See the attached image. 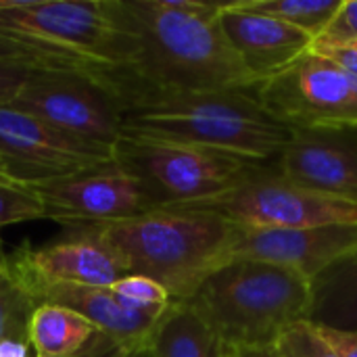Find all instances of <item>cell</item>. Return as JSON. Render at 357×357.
<instances>
[{"label": "cell", "instance_id": "cell-33", "mask_svg": "<svg viewBox=\"0 0 357 357\" xmlns=\"http://www.w3.org/2000/svg\"><path fill=\"white\" fill-rule=\"evenodd\" d=\"M130 357H153L151 356V351H149V347L146 345H142V347H138V349H134Z\"/></svg>", "mask_w": 357, "mask_h": 357}, {"label": "cell", "instance_id": "cell-2", "mask_svg": "<svg viewBox=\"0 0 357 357\" xmlns=\"http://www.w3.org/2000/svg\"><path fill=\"white\" fill-rule=\"evenodd\" d=\"M94 228L121 257L128 274L159 282L172 301H188L224 264L232 261L238 226L188 207H159Z\"/></svg>", "mask_w": 357, "mask_h": 357}, {"label": "cell", "instance_id": "cell-4", "mask_svg": "<svg viewBox=\"0 0 357 357\" xmlns=\"http://www.w3.org/2000/svg\"><path fill=\"white\" fill-rule=\"evenodd\" d=\"M188 303L230 349L276 345L291 326L307 322L312 280L284 266L232 259Z\"/></svg>", "mask_w": 357, "mask_h": 357}, {"label": "cell", "instance_id": "cell-24", "mask_svg": "<svg viewBox=\"0 0 357 357\" xmlns=\"http://www.w3.org/2000/svg\"><path fill=\"white\" fill-rule=\"evenodd\" d=\"M33 220H44V209L36 192L29 186L0 182V228Z\"/></svg>", "mask_w": 357, "mask_h": 357}, {"label": "cell", "instance_id": "cell-8", "mask_svg": "<svg viewBox=\"0 0 357 357\" xmlns=\"http://www.w3.org/2000/svg\"><path fill=\"white\" fill-rule=\"evenodd\" d=\"M257 102L293 130L357 128V82L310 48L253 88Z\"/></svg>", "mask_w": 357, "mask_h": 357}, {"label": "cell", "instance_id": "cell-11", "mask_svg": "<svg viewBox=\"0 0 357 357\" xmlns=\"http://www.w3.org/2000/svg\"><path fill=\"white\" fill-rule=\"evenodd\" d=\"M111 159V146L71 136L13 105H0V161L21 186L71 176Z\"/></svg>", "mask_w": 357, "mask_h": 357}, {"label": "cell", "instance_id": "cell-16", "mask_svg": "<svg viewBox=\"0 0 357 357\" xmlns=\"http://www.w3.org/2000/svg\"><path fill=\"white\" fill-rule=\"evenodd\" d=\"M36 305L54 303L69 307L90 320L105 337L136 349L149 343L165 310H134L119 299L111 287H77V284H19Z\"/></svg>", "mask_w": 357, "mask_h": 357}, {"label": "cell", "instance_id": "cell-9", "mask_svg": "<svg viewBox=\"0 0 357 357\" xmlns=\"http://www.w3.org/2000/svg\"><path fill=\"white\" fill-rule=\"evenodd\" d=\"M10 105L71 136L111 149L123 136L121 100L90 73L38 71Z\"/></svg>", "mask_w": 357, "mask_h": 357}, {"label": "cell", "instance_id": "cell-27", "mask_svg": "<svg viewBox=\"0 0 357 357\" xmlns=\"http://www.w3.org/2000/svg\"><path fill=\"white\" fill-rule=\"evenodd\" d=\"M38 71L42 69L21 63H0V105H10Z\"/></svg>", "mask_w": 357, "mask_h": 357}, {"label": "cell", "instance_id": "cell-5", "mask_svg": "<svg viewBox=\"0 0 357 357\" xmlns=\"http://www.w3.org/2000/svg\"><path fill=\"white\" fill-rule=\"evenodd\" d=\"M0 33L79 63L115 96L136 54L123 0H4Z\"/></svg>", "mask_w": 357, "mask_h": 357}, {"label": "cell", "instance_id": "cell-25", "mask_svg": "<svg viewBox=\"0 0 357 357\" xmlns=\"http://www.w3.org/2000/svg\"><path fill=\"white\" fill-rule=\"evenodd\" d=\"M276 345L284 357H339L310 322L291 326Z\"/></svg>", "mask_w": 357, "mask_h": 357}, {"label": "cell", "instance_id": "cell-30", "mask_svg": "<svg viewBox=\"0 0 357 357\" xmlns=\"http://www.w3.org/2000/svg\"><path fill=\"white\" fill-rule=\"evenodd\" d=\"M138 349V347H136ZM134 349H130V347H123V345H119V343H115V341H107V343H102L100 347H96V349H92V351H88V354H82V356H75V357H130Z\"/></svg>", "mask_w": 357, "mask_h": 357}, {"label": "cell", "instance_id": "cell-26", "mask_svg": "<svg viewBox=\"0 0 357 357\" xmlns=\"http://www.w3.org/2000/svg\"><path fill=\"white\" fill-rule=\"evenodd\" d=\"M316 46L357 44V0H341L326 29L314 40Z\"/></svg>", "mask_w": 357, "mask_h": 357}, {"label": "cell", "instance_id": "cell-31", "mask_svg": "<svg viewBox=\"0 0 357 357\" xmlns=\"http://www.w3.org/2000/svg\"><path fill=\"white\" fill-rule=\"evenodd\" d=\"M230 357H284L278 345H259V347H238L232 349Z\"/></svg>", "mask_w": 357, "mask_h": 357}, {"label": "cell", "instance_id": "cell-13", "mask_svg": "<svg viewBox=\"0 0 357 357\" xmlns=\"http://www.w3.org/2000/svg\"><path fill=\"white\" fill-rule=\"evenodd\" d=\"M274 165L299 186L357 203V128L293 130Z\"/></svg>", "mask_w": 357, "mask_h": 357}, {"label": "cell", "instance_id": "cell-29", "mask_svg": "<svg viewBox=\"0 0 357 357\" xmlns=\"http://www.w3.org/2000/svg\"><path fill=\"white\" fill-rule=\"evenodd\" d=\"M316 326V324H314ZM322 339L333 347V351L339 357H357V333L347 331H337V328H326V326H316Z\"/></svg>", "mask_w": 357, "mask_h": 357}, {"label": "cell", "instance_id": "cell-22", "mask_svg": "<svg viewBox=\"0 0 357 357\" xmlns=\"http://www.w3.org/2000/svg\"><path fill=\"white\" fill-rule=\"evenodd\" d=\"M0 63H21V65H29V67L42 69V71H82V73L96 75L94 71L82 67L75 61H69L65 56L52 54L48 50H42L38 46L25 44L21 40L8 38L2 33H0ZM98 79H102V77H98Z\"/></svg>", "mask_w": 357, "mask_h": 357}, {"label": "cell", "instance_id": "cell-23", "mask_svg": "<svg viewBox=\"0 0 357 357\" xmlns=\"http://www.w3.org/2000/svg\"><path fill=\"white\" fill-rule=\"evenodd\" d=\"M111 291L134 310H165L174 303L169 293L159 282L140 274H128L119 278Z\"/></svg>", "mask_w": 357, "mask_h": 357}, {"label": "cell", "instance_id": "cell-15", "mask_svg": "<svg viewBox=\"0 0 357 357\" xmlns=\"http://www.w3.org/2000/svg\"><path fill=\"white\" fill-rule=\"evenodd\" d=\"M220 25L257 84L280 73L314 46V38L301 29L274 17L247 10L236 0L222 4Z\"/></svg>", "mask_w": 357, "mask_h": 357}, {"label": "cell", "instance_id": "cell-32", "mask_svg": "<svg viewBox=\"0 0 357 357\" xmlns=\"http://www.w3.org/2000/svg\"><path fill=\"white\" fill-rule=\"evenodd\" d=\"M29 354V343L27 341H2L0 343V357H27Z\"/></svg>", "mask_w": 357, "mask_h": 357}, {"label": "cell", "instance_id": "cell-14", "mask_svg": "<svg viewBox=\"0 0 357 357\" xmlns=\"http://www.w3.org/2000/svg\"><path fill=\"white\" fill-rule=\"evenodd\" d=\"M357 251V224L272 230L238 226L232 259H253L297 270L314 280Z\"/></svg>", "mask_w": 357, "mask_h": 357}, {"label": "cell", "instance_id": "cell-20", "mask_svg": "<svg viewBox=\"0 0 357 357\" xmlns=\"http://www.w3.org/2000/svg\"><path fill=\"white\" fill-rule=\"evenodd\" d=\"M243 8L284 21L314 40L326 29L341 0H236Z\"/></svg>", "mask_w": 357, "mask_h": 357}, {"label": "cell", "instance_id": "cell-6", "mask_svg": "<svg viewBox=\"0 0 357 357\" xmlns=\"http://www.w3.org/2000/svg\"><path fill=\"white\" fill-rule=\"evenodd\" d=\"M113 159L144 184L159 207L209 201L270 165L264 159L128 132L113 146Z\"/></svg>", "mask_w": 357, "mask_h": 357}, {"label": "cell", "instance_id": "cell-7", "mask_svg": "<svg viewBox=\"0 0 357 357\" xmlns=\"http://www.w3.org/2000/svg\"><path fill=\"white\" fill-rule=\"evenodd\" d=\"M220 215L245 228L295 230L331 224H357V203L299 186L270 165L241 186L201 203L174 205Z\"/></svg>", "mask_w": 357, "mask_h": 357}, {"label": "cell", "instance_id": "cell-18", "mask_svg": "<svg viewBox=\"0 0 357 357\" xmlns=\"http://www.w3.org/2000/svg\"><path fill=\"white\" fill-rule=\"evenodd\" d=\"M153 357H230V347L188 301H174L146 343Z\"/></svg>", "mask_w": 357, "mask_h": 357}, {"label": "cell", "instance_id": "cell-34", "mask_svg": "<svg viewBox=\"0 0 357 357\" xmlns=\"http://www.w3.org/2000/svg\"><path fill=\"white\" fill-rule=\"evenodd\" d=\"M0 182H13V180L8 178V174H6V169H4V165H2V161H0ZM13 184H17V182H13Z\"/></svg>", "mask_w": 357, "mask_h": 357}, {"label": "cell", "instance_id": "cell-19", "mask_svg": "<svg viewBox=\"0 0 357 357\" xmlns=\"http://www.w3.org/2000/svg\"><path fill=\"white\" fill-rule=\"evenodd\" d=\"M307 322L357 333V251L312 280Z\"/></svg>", "mask_w": 357, "mask_h": 357}, {"label": "cell", "instance_id": "cell-21", "mask_svg": "<svg viewBox=\"0 0 357 357\" xmlns=\"http://www.w3.org/2000/svg\"><path fill=\"white\" fill-rule=\"evenodd\" d=\"M33 310V299L10 278L8 270H0V343L8 339L27 341Z\"/></svg>", "mask_w": 357, "mask_h": 357}, {"label": "cell", "instance_id": "cell-28", "mask_svg": "<svg viewBox=\"0 0 357 357\" xmlns=\"http://www.w3.org/2000/svg\"><path fill=\"white\" fill-rule=\"evenodd\" d=\"M316 52L328 56L333 63H337L347 75H351L357 82V44H347V46H312Z\"/></svg>", "mask_w": 357, "mask_h": 357}, {"label": "cell", "instance_id": "cell-1", "mask_svg": "<svg viewBox=\"0 0 357 357\" xmlns=\"http://www.w3.org/2000/svg\"><path fill=\"white\" fill-rule=\"evenodd\" d=\"M136 38L132 67L117 86L123 109L165 92L249 90V75L222 25L224 2L123 0Z\"/></svg>", "mask_w": 357, "mask_h": 357}, {"label": "cell", "instance_id": "cell-10", "mask_svg": "<svg viewBox=\"0 0 357 357\" xmlns=\"http://www.w3.org/2000/svg\"><path fill=\"white\" fill-rule=\"evenodd\" d=\"M29 188L42 203L44 220L65 230L117 224L159 209L144 184L115 159Z\"/></svg>", "mask_w": 357, "mask_h": 357}, {"label": "cell", "instance_id": "cell-17", "mask_svg": "<svg viewBox=\"0 0 357 357\" xmlns=\"http://www.w3.org/2000/svg\"><path fill=\"white\" fill-rule=\"evenodd\" d=\"M27 341L36 357H75L113 339L69 307L40 303L31 314Z\"/></svg>", "mask_w": 357, "mask_h": 357}, {"label": "cell", "instance_id": "cell-12", "mask_svg": "<svg viewBox=\"0 0 357 357\" xmlns=\"http://www.w3.org/2000/svg\"><path fill=\"white\" fill-rule=\"evenodd\" d=\"M8 272L17 284H77L113 287L128 270L117 251L94 230L77 228L48 245L17 247L8 255Z\"/></svg>", "mask_w": 357, "mask_h": 357}, {"label": "cell", "instance_id": "cell-3", "mask_svg": "<svg viewBox=\"0 0 357 357\" xmlns=\"http://www.w3.org/2000/svg\"><path fill=\"white\" fill-rule=\"evenodd\" d=\"M123 132L264 161L276 159L293 136V128L257 102L253 88L151 94L126 109Z\"/></svg>", "mask_w": 357, "mask_h": 357}]
</instances>
